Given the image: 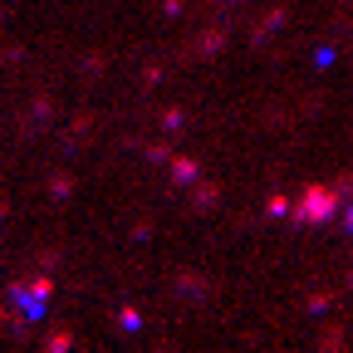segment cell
<instances>
[{
	"label": "cell",
	"mask_w": 353,
	"mask_h": 353,
	"mask_svg": "<svg viewBox=\"0 0 353 353\" xmlns=\"http://www.w3.org/2000/svg\"><path fill=\"white\" fill-rule=\"evenodd\" d=\"M343 206V196L334 192V182H309L294 201V221H304V226H319V221H334Z\"/></svg>",
	"instance_id": "obj_1"
},
{
	"label": "cell",
	"mask_w": 353,
	"mask_h": 353,
	"mask_svg": "<svg viewBox=\"0 0 353 353\" xmlns=\"http://www.w3.org/2000/svg\"><path fill=\"white\" fill-rule=\"evenodd\" d=\"M226 39H231V34H226V25H211V30H201V34H196L192 54H201V59H216L221 50H226Z\"/></svg>",
	"instance_id": "obj_2"
},
{
	"label": "cell",
	"mask_w": 353,
	"mask_h": 353,
	"mask_svg": "<svg viewBox=\"0 0 353 353\" xmlns=\"http://www.w3.org/2000/svg\"><path fill=\"white\" fill-rule=\"evenodd\" d=\"M167 172H172L176 187H192L196 176H201V162H196V157H182V152H172V157H167Z\"/></svg>",
	"instance_id": "obj_3"
},
{
	"label": "cell",
	"mask_w": 353,
	"mask_h": 353,
	"mask_svg": "<svg viewBox=\"0 0 353 353\" xmlns=\"http://www.w3.org/2000/svg\"><path fill=\"white\" fill-rule=\"evenodd\" d=\"M172 290H182L187 299H206V294H211V280L196 275V270H176V275H172Z\"/></svg>",
	"instance_id": "obj_4"
},
{
	"label": "cell",
	"mask_w": 353,
	"mask_h": 353,
	"mask_svg": "<svg viewBox=\"0 0 353 353\" xmlns=\"http://www.w3.org/2000/svg\"><path fill=\"white\" fill-rule=\"evenodd\" d=\"M280 25H285V6H270V10H265V15L250 25V44H265V39H270Z\"/></svg>",
	"instance_id": "obj_5"
},
{
	"label": "cell",
	"mask_w": 353,
	"mask_h": 353,
	"mask_svg": "<svg viewBox=\"0 0 353 353\" xmlns=\"http://www.w3.org/2000/svg\"><path fill=\"white\" fill-rule=\"evenodd\" d=\"M192 187H196V192H192V206H196V211H211V206L221 201V187H216V182H201V176H196Z\"/></svg>",
	"instance_id": "obj_6"
},
{
	"label": "cell",
	"mask_w": 353,
	"mask_h": 353,
	"mask_svg": "<svg viewBox=\"0 0 353 353\" xmlns=\"http://www.w3.org/2000/svg\"><path fill=\"white\" fill-rule=\"evenodd\" d=\"M69 192H74V176H69V172H54V176H50V196H54V201H69Z\"/></svg>",
	"instance_id": "obj_7"
},
{
	"label": "cell",
	"mask_w": 353,
	"mask_h": 353,
	"mask_svg": "<svg viewBox=\"0 0 353 353\" xmlns=\"http://www.w3.org/2000/svg\"><path fill=\"white\" fill-rule=\"evenodd\" d=\"M162 128L167 132H182L187 128V108H162Z\"/></svg>",
	"instance_id": "obj_8"
},
{
	"label": "cell",
	"mask_w": 353,
	"mask_h": 353,
	"mask_svg": "<svg viewBox=\"0 0 353 353\" xmlns=\"http://www.w3.org/2000/svg\"><path fill=\"white\" fill-rule=\"evenodd\" d=\"M118 329L138 334V329H143V314H138V309H132V304H128V309H118Z\"/></svg>",
	"instance_id": "obj_9"
},
{
	"label": "cell",
	"mask_w": 353,
	"mask_h": 353,
	"mask_svg": "<svg viewBox=\"0 0 353 353\" xmlns=\"http://www.w3.org/2000/svg\"><path fill=\"white\" fill-rule=\"evenodd\" d=\"M44 348H50V353H64V348H74V334H69V329H54L50 339H44Z\"/></svg>",
	"instance_id": "obj_10"
},
{
	"label": "cell",
	"mask_w": 353,
	"mask_h": 353,
	"mask_svg": "<svg viewBox=\"0 0 353 353\" xmlns=\"http://www.w3.org/2000/svg\"><path fill=\"white\" fill-rule=\"evenodd\" d=\"M348 339H343V329L339 324H329V329H319V348H343Z\"/></svg>",
	"instance_id": "obj_11"
},
{
	"label": "cell",
	"mask_w": 353,
	"mask_h": 353,
	"mask_svg": "<svg viewBox=\"0 0 353 353\" xmlns=\"http://www.w3.org/2000/svg\"><path fill=\"white\" fill-rule=\"evenodd\" d=\"M143 157H148V162H167V157H172V148H167V143H148V148H143Z\"/></svg>",
	"instance_id": "obj_12"
},
{
	"label": "cell",
	"mask_w": 353,
	"mask_h": 353,
	"mask_svg": "<svg viewBox=\"0 0 353 353\" xmlns=\"http://www.w3.org/2000/svg\"><path fill=\"white\" fill-rule=\"evenodd\" d=\"M329 304H334L329 290H319V294H309V299H304V309H314V314H319V309H329Z\"/></svg>",
	"instance_id": "obj_13"
},
{
	"label": "cell",
	"mask_w": 353,
	"mask_h": 353,
	"mask_svg": "<svg viewBox=\"0 0 353 353\" xmlns=\"http://www.w3.org/2000/svg\"><path fill=\"white\" fill-rule=\"evenodd\" d=\"M334 59H339V50H334V44H319V50H314V64H319V69H329Z\"/></svg>",
	"instance_id": "obj_14"
},
{
	"label": "cell",
	"mask_w": 353,
	"mask_h": 353,
	"mask_svg": "<svg viewBox=\"0 0 353 353\" xmlns=\"http://www.w3.org/2000/svg\"><path fill=\"white\" fill-rule=\"evenodd\" d=\"M265 216H290V196H270L265 201Z\"/></svg>",
	"instance_id": "obj_15"
},
{
	"label": "cell",
	"mask_w": 353,
	"mask_h": 353,
	"mask_svg": "<svg viewBox=\"0 0 353 353\" xmlns=\"http://www.w3.org/2000/svg\"><path fill=\"white\" fill-rule=\"evenodd\" d=\"M334 192H339V196H343V201H348V196H353V172H343V176H339V182H334Z\"/></svg>",
	"instance_id": "obj_16"
},
{
	"label": "cell",
	"mask_w": 353,
	"mask_h": 353,
	"mask_svg": "<svg viewBox=\"0 0 353 353\" xmlns=\"http://www.w3.org/2000/svg\"><path fill=\"white\" fill-rule=\"evenodd\" d=\"M103 64H108L103 54H88V59H83V69H88V74H103Z\"/></svg>",
	"instance_id": "obj_17"
},
{
	"label": "cell",
	"mask_w": 353,
	"mask_h": 353,
	"mask_svg": "<svg viewBox=\"0 0 353 353\" xmlns=\"http://www.w3.org/2000/svg\"><path fill=\"white\" fill-rule=\"evenodd\" d=\"M162 10H167V15H182V10H187V0H162Z\"/></svg>",
	"instance_id": "obj_18"
},
{
	"label": "cell",
	"mask_w": 353,
	"mask_h": 353,
	"mask_svg": "<svg viewBox=\"0 0 353 353\" xmlns=\"http://www.w3.org/2000/svg\"><path fill=\"white\" fill-rule=\"evenodd\" d=\"M339 211H343V206H339ZM343 231H348V236H353V206H348V211H343Z\"/></svg>",
	"instance_id": "obj_19"
},
{
	"label": "cell",
	"mask_w": 353,
	"mask_h": 353,
	"mask_svg": "<svg viewBox=\"0 0 353 353\" xmlns=\"http://www.w3.org/2000/svg\"><path fill=\"white\" fill-rule=\"evenodd\" d=\"M211 6H216V10H226V6H236V0H211Z\"/></svg>",
	"instance_id": "obj_20"
},
{
	"label": "cell",
	"mask_w": 353,
	"mask_h": 353,
	"mask_svg": "<svg viewBox=\"0 0 353 353\" xmlns=\"http://www.w3.org/2000/svg\"><path fill=\"white\" fill-rule=\"evenodd\" d=\"M348 44H353V34H348Z\"/></svg>",
	"instance_id": "obj_21"
}]
</instances>
